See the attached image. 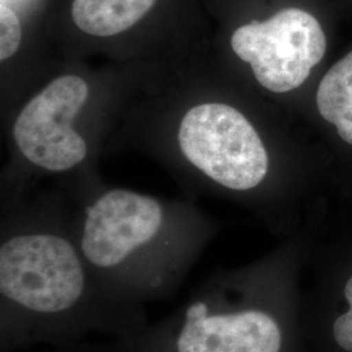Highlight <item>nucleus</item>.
<instances>
[{
	"label": "nucleus",
	"instance_id": "f257e3e1",
	"mask_svg": "<svg viewBox=\"0 0 352 352\" xmlns=\"http://www.w3.org/2000/svg\"><path fill=\"white\" fill-rule=\"evenodd\" d=\"M0 244V352L56 350L138 330L104 302L75 235L23 222Z\"/></svg>",
	"mask_w": 352,
	"mask_h": 352
},
{
	"label": "nucleus",
	"instance_id": "20e7f679",
	"mask_svg": "<svg viewBox=\"0 0 352 352\" xmlns=\"http://www.w3.org/2000/svg\"><path fill=\"white\" fill-rule=\"evenodd\" d=\"M231 47L251 65L263 88L287 93L299 88L327 51V37L315 16L299 8H285L266 21L238 28Z\"/></svg>",
	"mask_w": 352,
	"mask_h": 352
},
{
	"label": "nucleus",
	"instance_id": "6e6552de",
	"mask_svg": "<svg viewBox=\"0 0 352 352\" xmlns=\"http://www.w3.org/2000/svg\"><path fill=\"white\" fill-rule=\"evenodd\" d=\"M23 39L20 19L12 8L0 6V60L6 62L17 52Z\"/></svg>",
	"mask_w": 352,
	"mask_h": 352
},
{
	"label": "nucleus",
	"instance_id": "f03ea898",
	"mask_svg": "<svg viewBox=\"0 0 352 352\" xmlns=\"http://www.w3.org/2000/svg\"><path fill=\"white\" fill-rule=\"evenodd\" d=\"M183 214L122 188L84 205L78 245L104 302L138 330L149 322L146 304L175 298L197 258L204 234Z\"/></svg>",
	"mask_w": 352,
	"mask_h": 352
},
{
	"label": "nucleus",
	"instance_id": "39448f33",
	"mask_svg": "<svg viewBox=\"0 0 352 352\" xmlns=\"http://www.w3.org/2000/svg\"><path fill=\"white\" fill-rule=\"evenodd\" d=\"M88 97V82L82 77L64 75L26 103L14 120L13 139L29 162L63 173L85 160L88 145L72 123Z\"/></svg>",
	"mask_w": 352,
	"mask_h": 352
},
{
	"label": "nucleus",
	"instance_id": "423d86ee",
	"mask_svg": "<svg viewBox=\"0 0 352 352\" xmlns=\"http://www.w3.org/2000/svg\"><path fill=\"white\" fill-rule=\"evenodd\" d=\"M157 0H74L75 25L94 37L124 33L151 11Z\"/></svg>",
	"mask_w": 352,
	"mask_h": 352
},
{
	"label": "nucleus",
	"instance_id": "0eeeda50",
	"mask_svg": "<svg viewBox=\"0 0 352 352\" xmlns=\"http://www.w3.org/2000/svg\"><path fill=\"white\" fill-rule=\"evenodd\" d=\"M317 106L342 140L352 145V51L324 76L317 90Z\"/></svg>",
	"mask_w": 352,
	"mask_h": 352
},
{
	"label": "nucleus",
	"instance_id": "1a4fd4ad",
	"mask_svg": "<svg viewBox=\"0 0 352 352\" xmlns=\"http://www.w3.org/2000/svg\"><path fill=\"white\" fill-rule=\"evenodd\" d=\"M344 296L350 308L334 322L333 336L340 349H343L344 351L352 352V276L346 283Z\"/></svg>",
	"mask_w": 352,
	"mask_h": 352
},
{
	"label": "nucleus",
	"instance_id": "7ed1b4c3",
	"mask_svg": "<svg viewBox=\"0 0 352 352\" xmlns=\"http://www.w3.org/2000/svg\"><path fill=\"white\" fill-rule=\"evenodd\" d=\"M179 148L196 170L234 192L256 188L267 174L264 142L239 110L218 102L189 109L177 131Z\"/></svg>",
	"mask_w": 352,
	"mask_h": 352
}]
</instances>
